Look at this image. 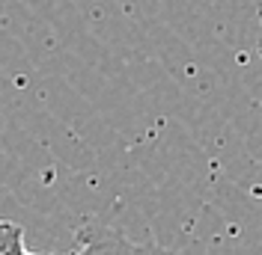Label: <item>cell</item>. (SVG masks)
Listing matches in <instances>:
<instances>
[{"mask_svg": "<svg viewBox=\"0 0 262 255\" xmlns=\"http://www.w3.org/2000/svg\"><path fill=\"white\" fill-rule=\"evenodd\" d=\"M75 240H78V252L75 255H173L155 246V243H137V240L125 238L122 232H116L111 225L101 223H86L75 232Z\"/></svg>", "mask_w": 262, "mask_h": 255, "instance_id": "1", "label": "cell"}, {"mask_svg": "<svg viewBox=\"0 0 262 255\" xmlns=\"http://www.w3.org/2000/svg\"><path fill=\"white\" fill-rule=\"evenodd\" d=\"M0 255H33L24 249V232H21V225L0 220Z\"/></svg>", "mask_w": 262, "mask_h": 255, "instance_id": "2", "label": "cell"}]
</instances>
